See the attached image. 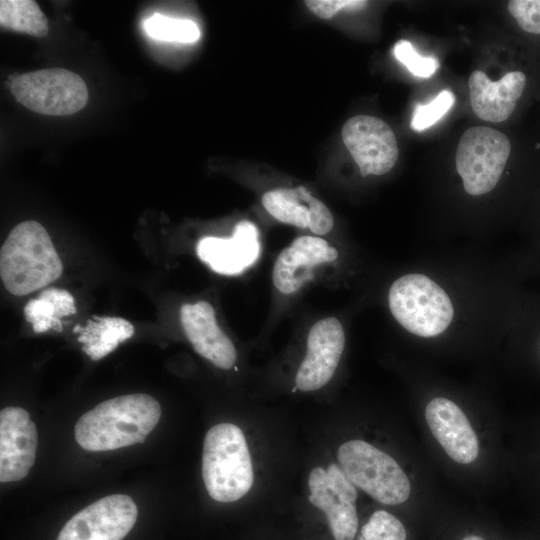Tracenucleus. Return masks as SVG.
<instances>
[{
  "mask_svg": "<svg viewBox=\"0 0 540 540\" xmlns=\"http://www.w3.org/2000/svg\"><path fill=\"white\" fill-rule=\"evenodd\" d=\"M10 88L19 103L43 115H71L84 108L88 101V89L83 79L64 68L18 75L13 78Z\"/></svg>",
  "mask_w": 540,
  "mask_h": 540,
  "instance_id": "423d86ee",
  "label": "nucleus"
},
{
  "mask_svg": "<svg viewBox=\"0 0 540 540\" xmlns=\"http://www.w3.org/2000/svg\"><path fill=\"white\" fill-rule=\"evenodd\" d=\"M62 261L47 230L37 221L16 225L0 250V277L13 295L24 296L57 280Z\"/></svg>",
  "mask_w": 540,
  "mask_h": 540,
  "instance_id": "f03ea898",
  "label": "nucleus"
},
{
  "mask_svg": "<svg viewBox=\"0 0 540 540\" xmlns=\"http://www.w3.org/2000/svg\"><path fill=\"white\" fill-rule=\"evenodd\" d=\"M345 346L339 320L328 317L316 322L307 338V353L297 371L296 387L304 392L323 387L332 378Z\"/></svg>",
  "mask_w": 540,
  "mask_h": 540,
  "instance_id": "9b49d317",
  "label": "nucleus"
},
{
  "mask_svg": "<svg viewBox=\"0 0 540 540\" xmlns=\"http://www.w3.org/2000/svg\"><path fill=\"white\" fill-rule=\"evenodd\" d=\"M455 95L450 90L441 91L430 103L417 104L414 108L411 128L421 132L438 122L454 105Z\"/></svg>",
  "mask_w": 540,
  "mask_h": 540,
  "instance_id": "b1692460",
  "label": "nucleus"
},
{
  "mask_svg": "<svg viewBox=\"0 0 540 540\" xmlns=\"http://www.w3.org/2000/svg\"><path fill=\"white\" fill-rule=\"evenodd\" d=\"M463 540H484V539L480 536L469 535V536H466Z\"/></svg>",
  "mask_w": 540,
  "mask_h": 540,
  "instance_id": "cd10ccee",
  "label": "nucleus"
},
{
  "mask_svg": "<svg viewBox=\"0 0 540 540\" xmlns=\"http://www.w3.org/2000/svg\"><path fill=\"white\" fill-rule=\"evenodd\" d=\"M310 11L321 19H330L343 9L360 10L367 6L363 0H309L305 1Z\"/></svg>",
  "mask_w": 540,
  "mask_h": 540,
  "instance_id": "bb28decb",
  "label": "nucleus"
},
{
  "mask_svg": "<svg viewBox=\"0 0 540 540\" xmlns=\"http://www.w3.org/2000/svg\"><path fill=\"white\" fill-rule=\"evenodd\" d=\"M0 24L3 28L34 37L47 35L48 20L32 0H1Z\"/></svg>",
  "mask_w": 540,
  "mask_h": 540,
  "instance_id": "412c9836",
  "label": "nucleus"
},
{
  "mask_svg": "<svg viewBox=\"0 0 540 540\" xmlns=\"http://www.w3.org/2000/svg\"><path fill=\"white\" fill-rule=\"evenodd\" d=\"M202 476L210 497L219 502L242 498L253 484V468L245 436L232 423L208 430L203 444Z\"/></svg>",
  "mask_w": 540,
  "mask_h": 540,
  "instance_id": "7ed1b4c3",
  "label": "nucleus"
},
{
  "mask_svg": "<svg viewBox=\"0 0 540 540\" xmlns=\"http://www.w3.org/2000/svg\"><path fill=\"white\" fill-rule=\"evenodd\" d=\"M338 251L316 236L296 238L277 257L272 273L273 284L284 294H292L313 277L318 265L335 261Z\"/></svg>",
  "mask_w": 540,
  "mask_h": 540,
  "instance_id": "dca6fc26",
  "label": "nucleus"
},
{
  "mask_svg": "<svg viewBox=\"0 0 540 540\" xmlns=\"http://www.w3.org/2000/svg\"><path fill=\"white\" fill-rule=\"evenodd\" d=\"M262 204L280 222L309 228L316 235H325L333 228L329 208L303 186L268 191L262 197Z\"/></svg>",
  "mask_w": 540,
  "mask_h": 540,
  "instance_id": "f3484780",
  "label": "nucleus"
},
{
  "mask_svg": "<svg viewBox=\"0 0 540 540\" xmlns=\"http://www.w3.org/2000/svg\"><path fill=\"white\" fill-rule=\"evenodd\" d=\"M508 11L522 30L540 34V0H512Z\"/></svg>",
  "mask_w": 540,
  "mask_h": 540,
  "instance_id": "a878e982",
  "label": "nucleus"
},
{
  "mask_svg": "<svg viewBox=\"0 0 540 540\" xmlns=\"http://www.w3.org/2000/svg\"><path fill=\"white\" fill-rule=\"evenodd\" d=\"M510 152V140L502 132L486 126L467 129L455 159L465 191L472 196L490 192L498 183Z\"/></svg>",
  "mask_w": 540,
  "mask_h": 540,
  "instance_id": "0eeeda50",
  "label": "nucleus"
},
{
  "mask_svg": "<svg viewBox=\"0 0 540 540\" xmlns=\"http://www.w3.org/2000/svg\"><path fill=\"white\" fill-rule=\"evenodd\" d=\"M180 321L185 335L200 356L221 369L234 366L237 359L235 346L219 327L210 303L183 304Z\"/></svg>",
  "mask_w": 540,
  "mask_h": 540,
  "instance_id": "4468645a",
  "label": "nucleus"
},
{
  "mask_svg": "<svg viewBox=\"0 0 540 540\" xmlns=\"http://www.w3.org/2000/svg\"><path fill=\"white\" fill-rule=\"evenodd\" d=\"M525 85L526 76L521 71L508 72L493 82L483 71L475 70L469 77L472 110L484 121L503 122L515 110Z\"/></svg>",
  "mask_w": 540,
  "mask_h": 540,
  "instance_id": "a211bd4d",
  "label": "nucleus"
},
{
  "mask_svg": "<svg viewBox=\"0 0 540 540\" xmlns=\"http://www.w3.org/2000/svg\"><path fill=\"white\" fill-rule=\"evenodd\" d=\"M308 484V499L326 514L334 539L353 540L358 528L357 491L341 466L314 468Z\"/></svg>",
  "mask_w": 540,
  "mask_h": 540,
  "instance_id": "6e6552de",
  "label": "nucleus"
},
{
  "mask_svg": "<svg viewBox=\"0 0 540 540\" xmlns=\"http://www.w3.org/2000/svg\"><path fill=\"white\" fill-rule=\"evenodd\" d=\"M160 416V404L150 395L118 396L84 413L75 425V439L88 451H108L143 443Z\"/></svg>",
  "mask_w": 540,
  "mask_h": 540,
  "instance_id": "f257e3e1",
  "label": "nucleus"
},
{
  "mask_svg": "<svg viewBox=\"0 0 540 540\" xmlns=\"http://www.w3.org/2000/svg\"><path fill=\"white\" fill-rule=\"evenodd\" d=\"M388 303L395 319L420 337L441 334L454 315L447 293L422 274H407L395 280L389 290Z\"/></svg>",
  "mask_w": 540,
  "mask_h": 540,
  "instance_id": "20e7f679",
  "label": "nucleus"
},
{
  "mask_svg": "<svg viewBox=\"0 0 540 540\" xmlns=\"http://www.w3.org/2000/svg\"><path fill=\"white\" fill-rule=\"evenodd\" d=\"M341 468L354 484L376 501L386 505L405 502L411 485L393 457L366 441L343 443L337 453Z\"/></svg>",
  "mask_w": 540,
  "mask_h": 540,
  "instance_id": "39448f33",
  "label": "nucleus"
},
{
  "mask_svg": "<svg viewBox=\"0 0 540 540\" xmlns=\"http://www.w3.org/2000/svg\"><path fill=\"white\" fill-rule=\"evenodd\" d=\"M342 139L363 177L385 174L397 161L395 134L380 118L369 115L349 118L343 125Z\"/></svg>",
  "mask_w": 540,
  "mask_h": 540,
  "instance_id": "1a4fd4ad",
  "label": "nucleus"
},
{
  "mask_svg": "<svg viewBox=\"0 0 540 540\" xmlns=\"http://www.w3.org/2000/svg\"><path fill=\"white\" fill-rule=\"evenodd\" d=\"M37 430L29 413L21 407L0 412V481L23 479L36 457Z\"/></svg>",
  "mask_w": 540,
  "mask_h": 540,
  "instance_id": "f8f14e48",
  "label": "nucleus"
},
{
  "mask_svg": "<svg viewBox=\"0 0 540 540\" xmlns=\"http://www.w3.org/2000/svg\"><path fill=\"white\" fill-rule=\"evenodd\" d=\"M425 419L432 435L452 460L469 464L477 458V435L457 404L436 397L427 404Z\"/></svg>",
  "mask_w": 540,
  "mask_h": 540,
  "instance_id": "ddd939ff",
  "label": "nucleus"
},
{
  "mask_svg": "<svg viewBox=\"0 0 540 540\" xmlns=\"http://www.w3.org/2000/svg\"><path fill=\"white\" fill-rule=\"evenodd\" d=\"M358 540H406V530L394 515L378 510L364 524Z\"/></svg>",
  "mask_w": 540,
  "mask_h": 540,
  "instance_id": "5701e85b",
  "label": "nucleus"
},
{
  "mask_svg": "<svg viewBox=\"0 0 540 540\" xmlns=\"http://www.w3.org/2000/svg\"><path fill=\"white\" fill-rule=\"evenodd\" d=\"M196 251L198 257L214 272L224 275L240 274L259 257L258 229L250 221H240L231 237H203L197 243Z\"/></svg>",
  "mask_w": 540,
  "mask_h": 540,
  "instance_id": "2eb2a0df",
  "label": "nucleus"
},
{
  "mask_svg": "<svg viewBox=\"0 0 540 540\" xmlns=\"http://www.w3.org/2000/svg\"><path fill=\"white\" fill-rule=\"evenodd\" d=\"M138 515L135 502L124 494L103 497L76 513L57 540H122Z\"/></svg>",
  "mask_w": 540,
  "mask_h": 540,
  "instance_id": "9d476101",
  "label": "nucleus"
},
{
  "mask_svg": "<svg viewBox=\"0 0 540 540\" xmlns=\"http://www.w3.org/2000/svg\"><path fill=\"white\" fill-rule=\"evenodd\" d=\"M76 313L75 300L70 292L59 288H48L24 307V316L36 333L53 329L61 332L60 318Z\"/></svg>",
  "mask_w": 540,
  "mask_h": 540,
  "instance_id": "aec40b11",
  "label": "nucleus"
},
{
  "mask_svg": "<svg viewBox=\"0 0 540 540\" xmlns=\"http://www.w3.org/2000/svg\"><path fill=\"white\" fill-rule=\"evenodd\" d=\"M393 54L400 63L417 77L428 78L439 67L436 58L421 56L407 40L398 41L394 45Z\"/></svg>",
  "mask_w": 540,
  "mask_h": 540,
  "instance_id": "393cba45",
  "label": "nucleus"
},
{
  "mask_svg": "<svg viewBox=\"0 0 540 540\" xmlns=\"http://www.w3.org/2000/svg\"><path fill=\"white\" fill-rule=\"evenodd\" d=\"M147 34L157 40L192 43L199 39L198 26L189 19L154 14L144 22Z\"/></svg>",
  "mask_w": 540,
  "mask_h": 540,
  "instance_id": "4be33fe9",
  "label": "nucleus"
},
{
  "mask_svg": "<svg viewBox=\"0 0 540 540\" xmlns=\"http://www.w3.org/2000/svg\"><path fill=\"white\" fill-rule=\"evenodd\" d=\"M79 333L78 342L82 350L92 359L99 360L125 340L134 335V326L121 317H98L88 319L84 327L77 325L73 329Z\"/></svg>",
  "mask_w": 540,
  "mask_h": 540,
  "instance_id": "6ab92c4d",
  "label": "nucleus"
}]
</instances>
